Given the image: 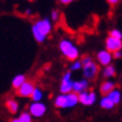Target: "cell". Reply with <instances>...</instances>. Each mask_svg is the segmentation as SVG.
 <instances>
[{
  "mask_svg": "<svg viewBox=\"0 0 122 122\" xmlns=\"http://www.w3.org/2000/svg\"><path fill=\"white\" fill-rule=\"evenodd\" d=\"M51 29H52V26H51V22L47 18L43 19V20H38L33 26L34 37L38 43H43L46 36L49 34Z\"/></svg>",
  "mask_w": 122,
  "mask_h": 122,
  "instance_id": "1",
  "label": "cell"
},
{
  "mask_svg": "<svg viewBox=\"0 0 122 122\" xmlns=\"http://www.w3.org/2000/svg\"><path fill=\"white\" fill-rule=\"evenodd\" d=\"M59 49L71 61H75L78 57V49L70 41H62L59 44Z\"/></svg>",
  "mask_w": 122,
  "mask_h": 122,
  "instance_id": "2",
  "label": "cell"
},
{
  "mask_svg": "<svg viewBox=\"0 0 122 122\" xmlns=\"http://www.w3.org/2000/svg\"><path fill=\"white\" fill-rule=\"evenodd\" d=\"M105 46H107V51L110 53H115L118 51H121L122 48V41L119 38H114L112 36H109L105 41Z\"/></svg>",
  "mask_w": 122,
  "mask_h": 122,
  "instance_id": "3",
  "label": "cell"
},
{
  "mask_svg": "<svg viewBox=\"0 0 122 122\" xmlns=\"http://www.w3.org/2000/svg\"><path fill=\"white\" fill-rule=\"evenodd\" d=\"M71 72H67L66 74L64 75L63 80H62V83H61V92L63 93V94H68L71 93V91H73V84H74V82H72L71 80Z\"/></svg>",
  "mask_w": 122,
  "mask_h": 122,
  "instance_id": "4",
  "label": "cell"
},
{
  "mask_svg": "<svg viewBox=\"0 0 122 122\" xmlns=\"http://www.w3.org/2000/svg\"><path fill=\"white\" fill-rule=\"evenodd\" d=\"M29 112L35 118H41L46 112V107H45V104L41 103V102H35V103L30 104Z\"/></svg>",
  "mask_w": 122,
  "mask_h": 122,
  "instance_id": "5",
  "label": "cell"
},
{
  "mask_svg": "<svg viewBox=\"0 0 122 122\" xmlns=\"http://www.w3.org/2000/svg\"><path fill=\"white\" fill-rule=\"evenodd\" d=\"M78 100L84 105H92L96 101V94L94 92H87L84 91L78 94Z\"/></svg>",
  "mask_w": 122,
  "mask_h": 122,
  "instance_id": "6",
  "label": "cell"
},
{
  "mask_svg": "<svg viewBox=\"0 0 122 122\" xmlns=\"http://www.w3.org/2000/svg\"><path fill=\"white\" fill-rule=\"evenodd\" d=\"M34 90H35V87H34L33 83H30V82H27L26 81L18 89V95L19 96H22V97H28V96H31V94H33V92H34Z\"/></svg>",
  "mask_w": 122,
  "mask_h": 122,
  "instance_id": "7",
  "label": "cell"
},
{
  "mask_svg": "<svg viewBox=\"0 0 122 122\" xmlns=\"http://www.w3.org/2000/svg\"><path fill=\"white\" fill-rule=\"evenodd\" d=\"M84 66V70H83V73H84V76L86 78H94L95 77L96 73H97V66H96L95 63H93V62H90L89 64H85L83 65Z\"/></svg>",
  "mask_w": 122,
  "mask_h": 122,
  "instance_id": "8",
  "label": "cell"
},
{
  "mask_svg": "<svg viewBox=\"0 0 122 122\" xmlns=\"http://www.w3.org/2000/svg\"><path fill=\"white\" fill-rule=\"evenodd\" d=\"M111 59H112V55L109 51H101V52H99V54H97V61H99V63H100L101 65H103V66L110 65Z\"/></svg>",
  "mask_w": 122,
  "mask_h": 122,
  "instance_id": "9",
  "label": "cell"
},
{
  "mask_svg": "<svg viewBox=\"0 0 122 122\" xmlns=\"http://www.w3.org/2000/svg\"><path fill=\"white\" fill-rule=\"evenodd\" d=\"M114 90V83L111 81H105L103 82L100 86V92L101 94H104V95H109V93L112 92Z\"/></svg>",
  "mask_w": 122,
  "mask_h": 122,
  "instance_id": "10",
  "label": "cell"
},
{
  "mask_svg": "<svg viewBox=\"0 0 122 122\" xmlns=\"http://www.w3.org/2000/svg\"><path fill=\"white\" fill-rule=\"evenodd\" d=\"M87 85H89V83H87L86 80L76 81V82H74V84H73V91H74L75 93H78V94H80V93L84 92L85 90H86Z\"/></svg>",
  "mask_w": 122,
  "mask_h": 122,
  "instance_id": "11",
  "label": "cell"
},
{
  "mask_svg": "<svg viewBox=\"0 0 122 122\" xmlns=\"http://www.w3.org/2000/svg\"><path fill=\"white\" fill-rule=\"evenodd\" d=\"M77 102H80L78 100V95L76 93H68L66 94V104H67V107H75Z\"/></svg>",
  "mask_w": 122,
  "mask_h": 122,
  "instance_id": "12",
  "label": "cell"
},
{
  "mask_svg": "<svg viewBox=\"0 0 122 122\" xmlns=\"http://www.w3.org/2000/svg\"><path fill=\"white\" fill-rule=\"evenodd\" d=\"M6 107H7L8 111L10 112V113H12V114H15V113L18 112L19 105L17 103V101H15V100H8L6 102Z\"/></svg>",
  "mask_w": 122,
  "mask_h": 122,
  "instance_id": "13",
  "label": "cell"
},
{
  "mask_svg": "<svg viewBox=\"0 0 122 122\" xmlns=\"http://www.w3.org/2000/svg\"><path fill=\"white\" fill-rule=\"evenodd\" d=\"M100 104H101V107H103V109H107V110H110V109H112V107L115 105V104L113 103V101H112L107 95L104 96V97H102Z\"/></svg>",
  "mask_w": 122,
  "mask_h": 122,
  "instance_id": "14",
  "label": "cell"
},
{
  "mask_svg": "<svg viewBox=\"0 0 122 122\" xmlns=\"http://www.w3.org/2000/svg\"><path fill=\"white\" fill-rule=\"evenodd\" d=\"M54 104H55V107H62V109H64V107H67V104H66V95H64V94H62V95H58L55 99V102H54Z\"/></svg>",
  "mask_w": 122,
  "mask_h": 122,
  "instance_id": "15",
  "label": "cell"
},
{
  "mask_svg": "<svg viewBox=\"0 0 122 122\" xmlns=\"http://www.w3.org/2000/svg\"><path fill=\"white\" fill-rule=\"evenodd\" d=\"M25 82H26V78H25L24 75H17V76H15L14 80H12V86H14L15 89L18 90Z\"/></svg>",
  "mask_w": 122,
  "mask_h": 122,
  "instance_id": "16",
  "label": "cell"
},
{
  "mask_svg": "<svg viewBox=\"0 0 122 122\" xmlns=\"http://www.w3.org/2000/svg\"><path fill=\"white\" fill-rule=\"evenodd\" d=\"M107 96L113 101V103L114 104H118L119 102H120V100H121V93L119 92L118 90H113L112 92L109 93V95Z\"/></svg>",
  "mask_w": 122,
  "mask_h": 122,
  "instance_id": "17",
  "label": "cell"
},
{
  "mask_svg": "<svg viewBox=\"0 0 122 122\" xmlns=\"http://www.w3.org/2000/svg\"><path fill=\"white\" fill-rule=\"evenodd\" d=\"M103 75L105 76V77H112V76H114L115 75L114 66H112V65H107V66L103 70Z\"/></svg>",
  "mask_w": 122,
  "mask_h": 122,
  "instance_id": "18",
  "label": "cell"
},
{
  "mask_svg": "<svg viewBox=\"0 0 122 122\" xmlns=\"http://www.w3.org/2000/svg\"><path fill=\"white\" fill-rule=\"evenodd\" d=\"M41 97H43V93H41V91L39 89H37V87H35L33 94H31V99H33V101L34 102H39V101L41 100Z\"/></svg>",
  "mask_w": 122,
  "mask_h": 122,
  "instance_id": "19",
  "label": "cell"
},
{
  "mask_svg": "<svg viewBox=\"0 0 122 122\" xmlns=\"http://www.w3.org/2000/svg\"><path fill=\"white\" fill-rule=\"evenodd\" d=\"M31 114H29V113H27V112H24V113H21L20 114V117H19V121L20 122H31V117H30Z\"/></svg>",
  "mask_w": 122,
  "mask_h": 122,
  "instance_id": "20",
  "label": "cell"
},
{
  "mask_svg": "<svg viewBox=\"0 0 122 122\" xmlns=\"http://www.w3.org/2000/svg\"><path fill=\"white\" fill-rule=\"evenodd\" d=\"M110 36H112V37H114V38H119V39H121L122 38V33L121 31H119V30L117 29H113L110 33Z\"/></svg>",
  "mask_w": 122,
  "mask_h": 122,
  "instance_id": "21",
  "label": "cell"
},
{
  "mask_svg": "<svg viewBox=\"0 0 122 122\" xmlns=\"http://www.w3.org/2000/svg\"><path fill=\"white\" fill-rule=\"evenodd\" d=\"M82 62H77V61H75L74 63L72 64V66H71V70L72 71H76V70H80L82 67Z\"/></svg>",
  "mask_w": 122,
  "mask_h": 122,
  "instance_id": "22",
  "label": "cell"
},
{
  "mask_svg": "<svg viewBox=\"0 0 122 122\" xmlns=\"http://www.w3.org/2000/svg\"><path fill=\"white\" fill-rule=\"evenodd\" d=\"M90 62H92V59H91V57H89V56H86V57H84V58H83V61H82V64H83V65H85V64H89Z\"/></svg>",
  "mask_w": 122,
  "mask_h": 122,
  "instance_id": "23",
  "label": "cell"
},
{
  "mask_svg": "<svg viewBox=\"0 0 122 122\" xmlns=\"http://www.w3.org/2000/svg\"><path fill=\"white\" fill-rule=\"evenodd\" d=\"M58 12H57V11L56 10H54V11H52V19L53 20H57V19H58Z\"/></svg>",
  "mask_w": 122,
  "mask_h": 122,
  "instance_id": "24",
  "label": "cell"
},
{
  "mask_svg": "<svg viewBox=\"0 0 122 122\" xmlns=\"http://www.w3.org/2000/svg\"><path fill=\"white\" fill-rule=\"evenodd\" d=\"M121 56H122V53H121V51H118V52L113 53V57H114V58H120Z\"/></svg>",
  "mask_w": 122,
  "mask_h": 122,
  "instance_id": "25",
  "label": "cell"
},
{
  "mask_svg": "<svg viewBox=\"0 0 122 122\" xmlns=\"http://www.w3.org/2000/svg\"><path fill=\"white\" fill-rule=\"evenodd\" d=\"M73 0H61V2L64 5H67V4H70V2H72Z\"/></svg>",
  "mask_w": 122,
  "mask_h": 122,
  "instance_id": "26",
  "label": "cell"
},
{
  "mask_svg": "<svg viewBox=\"0 0 122 122\" xmlns=\"http://www.w3.org/2000/svg\"><path fill=\"white\" fill-rule=\"evenodd\" d=\"M107 2H109V4H111V5H114V4H117V2H118L119 0H107Z\"/></svg>",
  "mask_w": 122,
  "mask_h": 122,
  "instance_id": "27",
  "label": "cell"
},
{
  "mask_svg": "<svg viewBox=\"0 0 122 122\" xmlns=\"http://www.w3.org/2000/svg\"><path fill=\"white\" fill-rule=\"evenodd\" d=\"M11 122H20V121H19V119H14Z\"/></svg>",
  "mask_w": 122,
  "mask_h": 122,
  "instance_id": "28",
  "label": "cell"
},
{
  "mask_svg": "<svg viewBox=\"0 0 122 122\" xmlns=\"http://www.w3.org/2000/svg\"><path fill=\"white\" fill-rule=\"evenodd\" d=\"M30 1H31V0H30Z\"/></svg>",
  "mask_w": 122,
  "mask_h": 122,
  "instance_id": "29",
  "label": "cell"
}]
</instances>
